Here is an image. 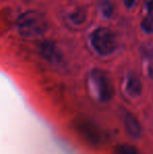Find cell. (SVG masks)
I'll list each match as a JSON object with an SVG mask.
<instances>
[{"mask_svg":"<svg viewBox=\"0 0 153 154\" xmlns=\"http://www.w3.org/2000/svg\"><path fill=\"white\" fill-rule=\"evenodd\" d=\"M17 29L23 38H39L48 29V22L43 14L38 11H26L17 19Z\"/></svg>","mask_w":153,"mask_h":154,"instance_id":"6da1fadb","label":"cell"},{"mask_svg":"<svg viewBox=\"0 0 153 154\" xmlns=\"http://www.w3.org/2000/svg\"><path fill=\"white\" fill-rule=\"evenodd\" d=\"M87 88L90 95L100 103H108L115 94L110 78L102 69L94 68L87 78Z\"/></svg>","mask_w":153,"mask_h":154,"instance_id":"7a4b0ae2","label":"cell"},{"mask_svg":"<svg viewBox=\"0 0 153 154\" xmlns=\"http://www.w3.org/2000/svg\"><path fill=\"white\" fill-rule=\"evenodd\" d=\"M90 42L93 49L101 56H109L115 51L116 37L111 29L99 27L90 36Z\"/></svg>","mask_w":153,"mask_h":154,"instance_id":"3957f363","label":"cell"},{"mask_svg":"<svg viewBox=\"0 0 153 154\" xmlns=\"http://www.w3.org/2000/svg\"><path fill=\"white\" fill-rule=\"evenodd\" d=\"M77 132L88 143L92 146L101 144L102 140V134L99 129V127L92 121L87 119H80L75 122Z\"/></svg>","mask_w":153,"mask_h":154,"instance_id":"277c9868","label":"cell"},{"mask_svg":"<svg viewBox=\"0 0 153 154\" xmlns=\"http://www.w3.org/2000/svg\"><path fill=\"white\" fill-rule=\"evenodd\" d=\"M39 53L46 62L58 65L63 60V54L58 45L53 41H44L39 45Z\"/></svg>","mask_w":153,"mask_h":154,"instance_id":"5b68a950","label":"cell"},{"mask_svg":"<svg viewBox=\"0 0 153 154\" xmlns=\"http://www.w3.org/2000/svg\"><path fill=\"white\" fill-rule=\"evenodd\" d=\"M123 123H124L125 129H126L127 133L133 138H139L142 134V127L139 124V120L136 119V116L133 113H131L130 111L125 110L123 112Z\"/></svg>","mask_w":153,"mask_h":154,"instance_id":"8992f818","label":"cell"},{"mask_svg":"<svg viewBox=\"0 0 153 154\" xmlns=\"http://www.w3.org/2000/svg\"><path fill=\"white\" fill-rule=\"evenodd\" d=\"M125 90L126 93L131 97H139L142 92V83L139 79L134 75H130L127 77L125 83Z\"/></svg>","mask_w":153,"mask_h":154,"instance_id":"52a82bcc","label":"cell"},{"mask_svg":"<svg viewBox=\"0 0 153 154\" xmlns=\"http://www.w3.org/2000/svg\"><path fill=\"white\" fill-rule=\"evenodd\" d=\"M113 154H139V150L135 147L129 144H121L115 148Z\"/></svg>","mask_w":153,"mask_h":154,"instance_id":"ba28073f","label":"cell"},{"mask_svg":"<svg viewBox=\"0 0 153 154\" xmlns=\"http://www.w3.org/2000/svg\"><path fill=\"white\" fill-rule=\"evenodd\" d=\"M142 29L147 34L153 32V14H148L146 18L142 21Z\"/></svg>","mask_w":153,"mask_h":154,"instance_id":"9c48e42d","label":"cell"},{"mask_svg":"<svg viewBox=\"0 0 153 154\" xmlns=\"http://www.w3.org/2000/svg\"><path fill=\"white\" fill-rule=\"evenodd\" d=\"M86 15L83 10H76L72 15H70V19H72L74 24H82L85 21Z\"/></svg>","mask_w":153,"mask_h":154,"instance_id":"30bf717a","label":"cell"},{"mask_svg":"<svg viewBox=\"0 0 153 154\" xmlns=\"http://www.w3.org/2000/svg\"><path fill=\"white\" fill-rule=\"evenodd\" d=\"M101 11L105 17H110L113 12V5L109 0H102L101 1Z\"/></svg>","mask_w":153,"mask_h":154,"instance_id":"8fae6325","label":"cell"},{"mask_svg":"<svg viewBox=\"0 0 153 154\" xmlns=\"http://www.w3.org/2000/svg\"><path fill=\"white\" fill-rule=\"evenodd\" d=\"M145 8L149 14L153 12V0H145Z\"/></svg>","mask_w":153,"mask_h":154,"instance_id":"7c38bea8","label":"cell"},{"mask_svg":"<svg viewBox=\"0 0 153 154\" xmlns=\"http://www.w3.org/2000/svg\"><path fill=\"white\" fill-rule=\"evenodd\" d=\"M123 1H124L125 5H126L127 8H132L135 3V0H123Z\"/></svg>","mask_w":153,"mask_h":154,"instance_id":"4fadbf2b","label":"cell"}]
</instances>
